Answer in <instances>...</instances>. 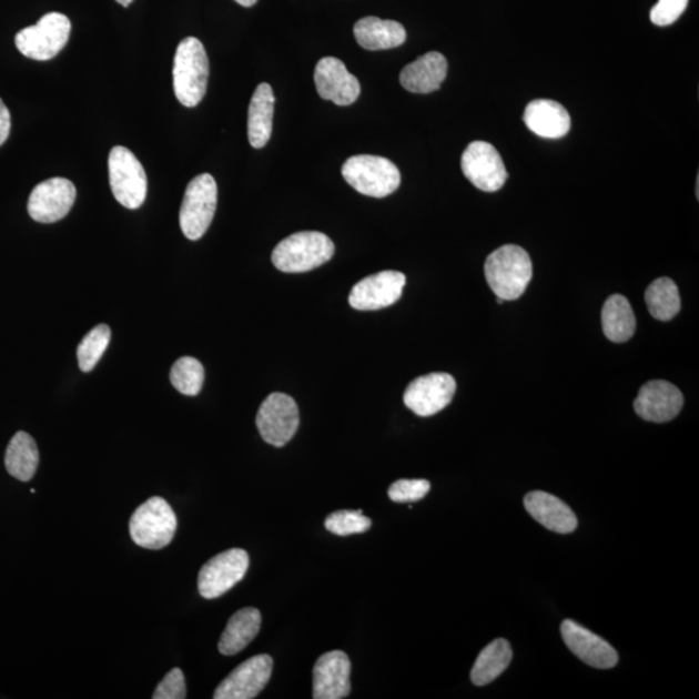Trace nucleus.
I'll list each match as a JSON object with an SVG mask.
<instances>
[{
	"label": "nucleus",
	"mask_w": 699,
	"mask_h": 699,
	"mask_svg": "<svg viewBox=\"0 0 699 699\" xmlns=\"http://www.w3.org/2000/svg\"><path fill=\"white\" fill-rule=\"evenodd\" d=\"M485 275L497 298L518 300L531 282L530 255L520 246L504 245L487 256Z\"/></svg>",
	"instance_id": "1"
},
{
	"label": "nucleus",
	"mask_w": 699,
	"mask_h": 699,
	"mask_svg": "<svg viewBox=\"0 0 699 699\" xmlns=\"http://www.w3.org/2000/svg\"><path fill=\"white\" fill-rule=\"evenodd\" d=\"M174 92L179 103L194 108L204 99L209 80V59L204 44L189 37L179 43L173 68Z\"/></svg>",
	"instance_id": "2"
},
{
	"label": "nucleus",
	"mask_w": 699,
	"mask_h": 699,
	"mask_svg": "<svg viewBox=\"0 0 699 699\" xmlns=\"http://www.w3.org/2000/svg\"><path fill=\"white\" fill-rule=\"evenodd\" d=\"M333 241L322 232L305 231L287 236L272 252V263L286 274H302L332 260Z\"/></svg>",
	"instance_id": "3"
},
{
	"label": "nucleus",
	"mask_w": 699,
	"mask_h": 699,
	"mask_svg": "<svg viewBox=\"0 0 699 699\" xmlns=\"http://www.w3.org/2000/svg\"><path fill=\"white\" fill-rule=\"evenodd\" d=\"M342 176L364 196L383 199L401 185V173L392 161L379 155L359 154L342 166Z\"/></svg>",
	"instance_id": "4"
},
{
	"label": "nucleus",
	"mask_w": 699,
	"mask_h": 699,
	"mask_svg": "<svg viewBox=\"0 0 699 699\" xmlns=\"http://www.w3.org/2000/svg\"><path fill=\"white\" fill-rule=\"evenodd\" d=\"M178 520L173 508L162 497L154 496L130 518L131 539L145 549H161L174 539Z\"/></svg>",
	"instance_id": "5"
},
{
	"label": "nucleus",
	"mask_w": 699,
	"mask_h": 699,
	"mask_svg": "<svg viewBox=\"0 0 699 699\" xmlns=\"http://www.w3.org/2000/svg\"><path fill=\"white\" fill-rule=\"evenodd\" d=\"M70 29L72 23L65 14L47 13L36 26L19 31L14 43L23 57L37 61L51 60L67 45Z\"/></svg>",
	"instance_id": "6"
},
{
	"label": "nucleus",
	"mask_w": 699,
	"mask_h": 699,
	"mask_svg": "<svg viewBox=\"0 0 699 699\" xmlns=\"http://www.w3.org/2000/svg\"><path fill=\"white\" fill-rule=\"evenodd\" d=\"M109 183L116 201L135 210L144 204L148 191L146 174L135 154L124 146H114L108 159Z\"/></svg>",
	"instance_id": "7"
},
{
	"label": "nucleus",
	"mask_w": 699,
	"mask_h": 699,
	"mask_svg": "<svg viewBox=\"0 0 699 699\" xmlns=\"http://www.w3.org/2000/svg\"><path fill=\"white\" fill-rule=\"evenodd\" d=\"M217 186L210 174H201L186 186L179 223L184 236L199 240L205 235L216 210Z\"/></svg>",
	"instance_id": "8"
},
{
	"label": "nucleus",
	"mask_w": 699,
	"mask_h": 699,
	"mask_svg": "<svg viewBox=\"0 0 699 699\" xmlns=\"http://www.w3.org/2000/svg\"><path fill=\"white\" fill-rule=\"evenodd\" d=\"M255 423L264 442L275 447H283L298 430L297 403L292 396L283 393L271 394L261 404Z\"/></svg>",
	"instance_id": "9"
},
{
	"label": "nucleus",
	"mask_w": 699,
	"mask_h": 699,
	"mask_svg": "<svg viewBox=\"0 0 699 699\" xmlns=\"http://www.w3.org/2000/svg\"><path fill=\"white\" fill-rule=\"evenodd\" d=\"M249 569V555L244 549L232 548L216 555L201 567L199 592L207 600L221 597L243 580Z\"/></svg>",
	"instance_id": "10"
},
{
	"label": "nucleus",
	"mask_w": 699,
	"mask_h": 699,
	"mask_svg": "<svg viewBox=\"0 0 699 699\" xmlns=\"http://www.w3.org/2000/svg\"><path fill=\"white\" fill-rule=\"evenodd\" d=\"M463 173L468 181L484 192H497L508 179L502 155L487 142L470 143L462 158Z\"/></svg>",
	"instance_id": "11"
},
{
	"label": "nucleus",
	"mask_w": 699,
	"mask_h": 699,
	"mask_svg": "<svg viewBox=\"0 0 699 699\" xmlns=\"http://www.w3.org/2000/svg\"><path fill=\"white\" fill-rule=\"evenodd\" d=\"M456 381L448 373L435 372L418 377L404 392L403 401L417 416L429 417L445 409L454 399Z\"/></svg>",
	"instance_id": "12"
},
{
	"label": "nucleus",
	"mask_w": 699,
	"mask_h": 699,
	"mask_svg": "<svg viewBox=\"0 0 699 699\" xmlns=\"http://www.w3.org/2000/svg\"><path fill=\"white\" fill-rule=\"evenodd\" d=\"M75 197V186L68 179H49V181L39 183L30 193L29 215L39 223L61 221L74 205Z\"/></svg>",
	"instance_id": "13"
},
{
	"label": "nucleus",
	"mask_w": 699,
	"mask_h": 699,
	"mask_svg": "<svg viewBox=\"0 0 699 699\" xmlns=\"http://www.w3.org/2000/svg\"><path fill=\"white\" fill-rule=\"evenodd\" d=\"M274 660L260 655L245 660L225 678L214 691L215 699H252L266 688Z\"/></svg>",
	"instance_id": "14"
},
{
	"label": "nucleus",
	"mask_w": 699,
	"mask_h": 699,
	"mask_svg": "<svg viewBox=\"0 0 699 699\" xmlns=\"http://www.w3.org/2000/svg\"><path fill=\"white\" fill-rule=\"evenodd\" d=\"M406 275L399 271H383L361 280L348 295L355 310L375 311L394 305L402 297Z\"/></svg>",
	"instance_id": "15"
},
{
	"label": "nucleus",
	"mask_w": 699,
	"mask_h": 699,
	"mask_svg": "<svg viewBox=\"0 0 699 699\" xmlns=\"http://www.w3.org/2000/svg\"><path fill=\"white\" fill-rule=\"evenodd\" d=\"M314 80L318 95L340 107L355 103L361 95V83L337 58H323L315 68Z\"/></svg>",
	"instance_id": "16"
},
{
	"label": "nucleus",
	"mask_w": 699,
	"mask_h": 699,
	"mask_svg": "<svg viewBox=\"0 0 699 699\" xmlns=\"http://www.w3.org/2000/svg\"><path fill=\"white\" fill-rule=\"evenodd\" d=\"M683 396L678 387L663 379L649 381L635 399L636 414L650 423H668L680 414Z\"/></svg>",
	"instance_id": "17"
},
{
	"label": "nucleus",
	"mask_w": 699,
	"mask_h": 699,
	"mask_svg": "<svg viewBox=\"0 0 699 699\" xmlns=\"http://www.w3.org/2000/svg\"><path fill=\"white\" fill-rule=\"evenodd\" d=\"M561 635L566 647L588 666L601 668V670L617 666V650L589 629L567 619L561 626Z\"/></svg>",
	"instance_id": "18"
},
{
	"label": "nucleus",
	"mask_w": 699,
	"mask_h": 699,
	"mask_svg": "<svg viewBox=\"0 0 699 699\" xmlns=\"http://www.w3.org/2000/svg\"><path fill=\"white\" fill-rule=\"evenodd\" d=\"M352 663L346 652L332 650L316 660L314 667L313 697L315 699H342L352 690L350 683Z\"/></svg>",
	"instance_id": "19"
},
{
	"label": "nucleus",
	"mask_w": 699,
	"mask_h": 699,
	"mask_svg": "<svg viewBox=\"0 0 699 699\" xmlns=\"http://www.w3.org/2000/svg\"><path fill=\"white\" fill-rule=\"evenodd\" d=\"M524 503L528 515L550 531L570 534L578 526V518L569 505L554 495L534 492L526 495Z\"/></svg>",
	"instance_id": "20"
},
{
	"label": "nucleus",
	"mask_w": 699,
	"mask_h": 699,
	"mask_svg": "<svg viewBox=\"0 0 699 699\" xmlns=\"http://www.w3.org/2000/svg\"><path fill=\"white\" fill-rule=\"evenodd\" d=\"M524 121L528 130L546 139H561L571 128L570 114L565 107L547 99L531 101L525 109Z\"/></svg>",
	"instance_id": "21"
},
{
	"label": "nucleus",
	"mask_w": 699,
	"mask_h": 699,
	"mask_svg": "<svg viewBox=\"0 0 699 699\" xmlns=\"http://www.w3.org/2000/svg\"><path fill=\"white\" fill-rule=\"evenodd\" d=\"M447 60L439 52H429L404 67L401 84L414 93H430L439 90L447 77Z\"/></svg>",
	"instance_id": "22"
},
{
	"label": "nucleus",
	"mask_w": 699,
	"mask_h": 699,
	"mask_svg": "<svg viewBox=\"0 0 699 699\" xmlns=\"http://www.w3.org/2000/svg\"><path fill=\"white\" fill-rule=\"evenodd\" d=\"M356 42L368 51L391 50L406 42L407 33L402 23L368 16L355 23Z\"/></svg>",
	"instance_id": "23"
},
{
	"label": "nucleus",
	"mask_w": 699,
	"mask_h": 699,
	"mask_svg": "<svg viewBox=\"0 0 699 699\" xmlns=\"http://www.w3.org/2000/svg\"><path fill=\"white\" fill-rule=\"evenodd\" d=\"M275 95L269 83L255 89L247 113L249 143L261 150L269 143L274 123Z\"/></svg>",
	"instance_id": "24"
},
{
	"label": "nucleus",
	"mask_w": 699,
	"mask_h": 699,
	"mask_svg": "<svg viewBox=\"0 0 699 699\" xmlns=\"http://www.w3.org/2000/svg\"><path fill=\"white\" fill-rule=\"evenodd\" d=\"M262 616L259 609L245 608L233 614L222 634L217 648L223 656H235L259 635Z\"/></svg>",
	"instance_id": "25"
},
{
	"label": "nucleus",
	"mask_w": 699,
	"mask_h": 699,
	"mask_svg": "<svg viewBox=\"0 0 699 699\" xmlns=\"http://www.w3.org/2000/svg\"><path fill=\"white\" fill-rule=\"evenodd\" d=\"M601 318L605 336L610 341L621 344L634 337L636 318L631 303L625 295L614 294L606 300Z\"/></svg>",
	"instance_id": "26"
},
{
	"label": "nucleus",
	"mask_w": 699,
	"mask_h": 699,
	"mask_svg": "<svg viewBox=\"0 0 699 699\" xmlns=\"http://www.w3.org/2000/svg\"><path fill=\"white\" fill-rule=\"evenodd\" d=\"M4 464L16 479L28 482L33 478L39 464L36 440L26 432L16 433L7 447Z\"/></svg>",
	"instance_id": "27"
},
{
	"label": "nucleus",
	"mask_w": 699,
	"mask_h": 699,
	"mask_svg": "<svg viewBox=\"0 0 699 699\" xmlns=\"http://www.w3.org/2000/svg\"><path fill=\"white\" fill-rule=\"evenodd\" d=\"M513 652L510 644L504 639H497L480 651L476 663L473 666L470 678L478 687L487 686L507 670L511 662Z\"/></svg>",
	"instance_id": "28"
},
{
	"label": "nucleus",
	"mask_w": 699,
	"mask_h": 699,
	"mask_svg": "<svg viewBox=\"0 0 699 699\" xmlns=\"http://www.w3.org/2000/svg\"><path fill=\"white\" fill-rule=\"evenodd\" d=\"M645 302L650 315L660 322L671 321L681 308L678 285L670 277L655 280L645 292Z\"/></svg>",
	"instance_id": "29"
},
{
	"label": "nucleus",
	"mask_w": 699,
	"mask_h": 699,
	"mask_svg": "<svg viewBox=\"0 0 699 699\" xmlns=\"http://www.w3.org/2000/svg\"><path fill=\"white\" fill-rule=\"evenodd\" d=\"M171 384L179 393L194 396L201 392L204 385L205 371L202 364L191 356L178 359L170 372Z\"/></svg>",
	"instance_id": "30"
},
{
	"label": "nucleus",
	"mask_w": 699,
	"mask_h": 699,
	"mask_svg": "<svg viewBox=\"0 0 699 699\" xmlns=\"http://www.w3.org/2000/svg\"><path fill=\"white\" fill-rule=\"evenodd\" d=\"M109 342H111V328L105 324H100L85 334L77 348L78 364L82 372H91L97 367Z\"/></svg>",
	"instance_id": "31"
},
{
	"label": "nucleus",
	"mask_w": 699,
	"mask_h": 699,
	"mask_svg": "<svg viewBox=\"0 0 699 699\" xmlns=\"http://www.w3.org/2000/svg\"><path fill=\"white\" fill-rule=\"evenodd\" d=\"M372 520L362 510H338L325 519L326 530L338 536H348L368 531Z\"/></svg>",
	"instance_id": "32"
},
{
	"label": "nucleus",
	"mask_w": 699,
	"mask_h": 699,
	"mask_svg": "<svg viewBox=\"0 0 699 699\" xmlns=\"http://www.w3.org/2000/svg\"><path fill=\"white\" fill-rule=\"evenodd\" d=\"M430 492L425 479H399L388 488V497L395 503H414L424 499Z\"/></svg>",
	"instance_id": "33"
},
{
	"label": "nucleus",
	"mask_w": 699,
	"mask_h": 699,
	"mask_svg": "<svg viewBox=\"0 0 699 699\" xmlns=\"http://www.w3.org/2000/svg\"><path fill=\"white\" fill-rule=\"evenodd\" d=\"M689 0H659L651 8L650 20L657 27L671 26L687 10Z\"/></svg>",
	"instance_id": "34"
},
{
	"label": "nucleus",
	"mask_w": 699,
	"mask_h": 699,
	"mask_svg": "<svg viewBox=\"0 0 699 699\" xmlns=\"http://www.w3.org/2000/svg\"><path fill=\"white\" fill-rule=\"evenodd\" d=\"M186 688L181 668H173L154 690L153 699H184Z\"/></svg>",
	"instance_id": "35"
},
{
	"label": "nucleus",
	"mask_w": 699,
	"mask_h": 699,
	"mask_svg": "<svg viewBox=\"0 0 699 699\" xmlns=\"http://www.w3.org/2000/svg\"><path fill=\"white\" fill-rule=\"evenodd\" d=\"M11 132V114L8 108L4 105L2 99H0V145L6 143Z\"/></svg>",
	"instance_id": "36"
},
{
	"label": "nucleus",
	"mask_w": 699,
	"mask_h": 699,
	"mask_svg": "<svg viewBox=\"0 0 699 699\" xmlns=\"http://www.w3.org/2000/svg\"><path fill=\"white\" fill-rule=\"evenodd\" d=\"M235 2L243 7H253L259 0H235Z\"/></svg>",
	"instance_id": "37"
},
{
	"label": "nucleus",
	"mask_w": 699,
	"mask_h": 699,
	"mask_svg": "<svg viewBox=\"0 0 699 699\" xmlns=\"http://www.w3.org/2000/svg\"><path fill=\"white\" fill-rule=\"evenodd\" d=\"M116 3H120L123 7H129L134 0H115Z\"/></svg>",
	"instance_id": "38"
}]
</instances>
